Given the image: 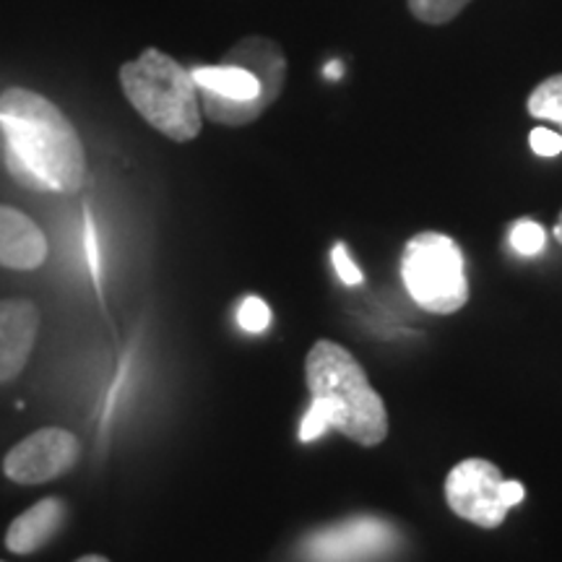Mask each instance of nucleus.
<instances>
[{
  "instance_id": "f8f14e48",
  "label": "nucleus",
  "mask_w": 562,
  "mask_h": 562,
  "mask_svg": "<svg viewBox=\"0 0 562 562\" xmlns=\"http://www.w3.org/2000/svg\"><path fill=\"white\" fill-rule=\"evenodd\" d=\"M529 115L537 121H552L562 125V74L550 76L531 91L529 102Z\"/></svg>"
},
{
  "instance_id": "7ed1b4c3",
  "label": "nucleus",
  "mask_w": 562,
  "mask_h": 562,
  "mask_svg": "<svg viewBox=\"0 0 562 562\" xmlns=\"http://www.w3.org/2000/svg\"><path fill=\"white\" fill-rule=\"evenodd\" d=\"M121 87L133 110L161 136L186 144L203 128L201 94L191 70L157 47L123 63Z\"/></svg>"
},
{
  "instance_id": "20e7f679",
  "label": "nucleus",
  "mask_w": 562,
  "mask_h": 562,
  "mask_svg": "<svg viewBox=\"0 0 562 562\" xmlns=\"http://www.w3.org/2000/svg\"><path fill=\"white\" fill-rule=\"evenodd\" d=\"M402 279L409 297L432 315L459 313L469 302L463 252L442 232H419L406 243Z\"/></svg>"
},
{
  "instance_id": "dca6fc26",
  "label": "nucleus",
  "mask_w": 562,
  "mask_h": 562,
  "mask_svg": "<svg viewBox=\"0 0 562 562\" xmlns=\"http://www.w3.org/2000/svg\"><path fill=\"white\" fill-rule=\"evenodd\" d=\"M331 258H334V269H336V273H339V279L344 281V284H349V286L362 284V271L357 269V263L349 258L347 245L344 243L334 245Z\"/></svg>"
},
{
  "instance_id": "4468645a",
  "label": "nucleus",
  "mask_w": 562,
  "mask_h": 562,
  "mask_svg": "<svg viewBox=\"0 0 562 562\" xmlns=\"http://www.w3.org/2000/svg\"><path fill=\"white\" fill-rule=\"evenodd\" d=\"M237 323H240L243 331L248 334H263L271 326V307L266 305L261 297L250 294L240 302L237 307Z\"/></svg>"
},
{
  "instance_id": "0eeeda50",
  "label": "nucleus",
  "mask_w": 562,
  "mask_h": 562,
  "mask_svg": "<svg viewBox=\"0 0 562 562\" xmlns=\"http://www.w3.org/2000/svg\"><path fill=\"white\" fill-rule=\"evenodd\" d=\"M81 442L63 427H42L5 453L3 474L16 484H45L60 480L76 467Z\"/></svg>"
},
{
  "instance_id": "f3484780",
  "label": "nucleus",
  "mask_w": 562,
  "mask_h": 562,
  "mask_svg": "<svg viewBox=\"0 0 562 562\" xmlns=\"http://www.w3.org/2000/svg\"><path fill=\"white\" fill-rule=\"evenodd\" d=\"M328 427H331V422H328L326 412H323L321 406L311 404V409H307L305 419H302V425H300V440L311 442L315 438H321V435L326 432Z\"/></svg>"
},
{
  "instance_id": "423d86ee",
  "label": "nucleus",
  "mask_w": 562,
  "mask_h": 562,
  "mask_svg": "<svg viewBox=\"0 0 562 562\" xmlns=\"http://www.w3.org/2000/svg\"><path fill=\"white\" fill-rule=\"evenodd\" d=\"M396 544L398 533L391 524L357 516L307 537L302 554L307 562H372L389 554Z\"/></svg>"
},
{
  "instance_id": "9b49d317",
  "label": "nucleus",
  "mask_w": 562,
  "mask_h": 562,
  "mask_svg": "<svg viewBox=\"0 0 562 562\" xmlns=\"http://www.w3.org/2000/svg\"><path fill=\"white\" fill-rule=\"evenodd\" d=\"M66 503L60 497H45L34 503L30 510L13 518L9 531H5V547L16 554H32L53 542L66 524Z\"/></svg>"
},
{
  "instance_id": "1a4fd4ad",
  "label": "nucleus",
  "mask_w": 562,
  "mask_h": 562,
  "mask_svg": "<svg viewBox=\"0 0 562 562\" xmlns=\"http://www.w3.org/2000/svg\"><path fill=\"white\" fill-rule=\"evenodd\" d=\"M47 258V237L24 211L0 206V266L34 271Z\"/></svg>"
},
{
  "instance_id": "aec40b11",
  "label": "nucleus",
  "mask_w": 562,
  "mask_h": 562,
  "mask_svg": "<svg viewBox=\"0 0 562 562\" xmlns=\"http://www.w3.org/2000/svg\"><path fill=\"white\" fill-rule=\"evenodd\" d=\"M76 562H110L108 558H102V554H87V558L76 560Z\"/></svg>"
},
{
  "instance_id": "f03ea898",
  "label": "nucleus",
  "mask_w": 562,
  "mask_h": 562,
  "mask_svg": "<svg viewBox=\"0 0 562 562\" xmlns=\"http://www.w3.org/2000/svg\"><path fill=\"white\" fill-rule=\"evenodd\" d=\"M305 378L313 404L326 412L331 427L364 448L381 446L389 435V412L349 349L321 339L307 351Z\"/></svg>"
},
{
  "instance_id": "9d476101",
  "label": "nucleus",
  "mask_w": 562,
  "mask_h": 562,
  "mask_svg": "<svg viewBox=\"0 0 562 562\" xmlns=\"http://www.w3.org/2000/svg\"><path fill=\"white\" fill-rule=\"evenodd\" d=\"M222 63L227 66H240L250 70L258 81H261L263 94L269 97L273 104L279 100V94L284 91L286 83V55L271 37H261V34H250V37H243L235 47H229L224 53Z\"/></svg>"
},
{
  "instance_id": "412c9836",
  "label": "nucleus",
  "mask_w": 562,
  "mask_h": 562,
  "mask_svg": "<svg viewBox=\"0 0 562 562\" xmlns=\"http://www.w3.org/2000/svg\"><path fill=\"white\" fill-rule=\"evenodd\" d=\"M554 237H558V240L562 243V214H560V222H558V227H554Z\"/></svg>"
},
{
  "instance_id": "6ab92c4d",
  "label": "nucleus",
  "mask_w": 562,
  "mask_h": 562,
  "mask_svg": "<svg viewBox=\"0 0 562 562\" xmlns=\"http://www.w3.org/2000/svg\"><path fill=\"white\" fill-rule=\"evenodd\" d=\"M326 76H331V79H339V76H341V66H339V63H331V66L326 68Z\"/></svg>"
},
{
  "instance_id": "39448f33",
  "label": "nucleus",
  "mask_w": 562,
  "mask_h": 562,
  "mask_svg": "<svg viewBox=\"0 0 562 562\" xmlns=\"http://www.w3.org/2000/svg\"><path fill=\"white\" fill-rule=\"evenodd\" d=\"M526 490L521 482L503 480L501 469L487 459H467L456 463L446 480V501L463 521L497 529L510 508L521 505Z\"/></svg>"
},
{
  "instance_id": "4be33fe9",
  "label": "nucleus",
  "mask_w": 562,
  "mask_h": 562,
  "mask_svg": "<svg viewBox=\"0 0 562 562\" xmlns=\"http://www.w3.org/2000/svg\"><path fill=\"white\" fill-rule=\"evenodd\" d=\"M0 562H3V560H0Z\"/></svg>"
},
{
  "instance_id": "f257e3e1",
  "label": "nucleus",
  "mask_w": 562,
  "mask_h": 562,
  "mask_svg": "<svg viewBox=\"0 0 562 562\" xmlns=\"http://www.w3.org/2000/svg\"><path fill=\"white\" fill-rule=\"evenodd\" d=\"M0 125L5 133V161L24 188L47 193H76L87 178V154L68 121L47 97L32 89L0 94Z\"/></svg>"
},
{
  "instance_id": "6e6552de",
  "label": "nucleus",
  "mask_w": 562,
  "mask_h": 562,
  "mask_svg": "<svg viewBox=\"0 0 562 562\" xmlns=\"http://www.w3.org/2000/svg\"><path fill=\"white\" fill-rule=\"evenodd\" d=\"M40 334V311L32 300H0V383L24 372Z\"/></svg>"
},
{
  "instance_id": "ddd939ff",
  "label": "nucleus",
  "mask_w": 562,
  "mask_h": 562,
  "mask_svg": "<svg viewBox=\"0 0 562 562\" xmlns=\"http://www.w3.org/2000/svg\"><path fill=\"white\" fill-rule=\"evenodd\" d=\"M406 3H409L412 16L422 24L442 26L459 16L472 0H406Z\"/></svg>"
},
{
  "instance_id": "2eb2a0df",
  "label": "nucleus",
  "mask_w": 562,
  "mask_h": 562,
  "mask_svg": "<svg viewBox=\"0 0 562 562\" xmlns=\"http://www.w3.org/2000/svg\"><path fill=\"white\" fill-rule=\"evenodd\" d=\"M544 243H547V232L542 224H537V222L524 220V222H518L510 232L513 250L521 252V256H537V252L544 250Z\"/></svg>"
},
{
  "instance_id": "a211bd4d",
  "label": "nucleus",
  "mask_w": 562,
  "mask_h": 562,
  "mask_svg": "<svg viewBox=\"0 0 562 562\" xmlns=\"http://www.w3.org/2000/svg\"><path fill=\"white\" fill-rule=\"evenodd\" d=\"M529 144L533 154H539V157H558L562 151V136L550 128H533Z\"/></svg>"
}]
</instances>
